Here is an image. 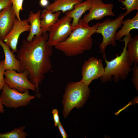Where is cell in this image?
I'll return each mask as SVG.
<instances>
[{
	"label": "cell",
	"mask_w": 138,
	"mask_h": 138,
	"mask_svg": "<svg viewBox=\"0 0 138 138\" xmlns=\"http://www.w3.org/2000/svg\"><path fill=\"white\" fill-rule=\"evenodd\" d=\"M138 65L134 64L132 67V80L134 84L135 87L137 90L138 88Z\"/></svg>",
	"instance_id": "23"
},
{
	"label": "cell",
	"mask_w": 138,
	"mask_h": 138,
	"mask_svg": "<svg viewBox=\"0 0 138 138\" xmlns=\"http://www.w3.org/2000/svg\"><path fill=\"white\" fill-rule=\"evenodd\" d=\"M16 18L12 5L0 12V40L4 41L11 30Z\"/></svg>",
	"instance_id": "12"
},
{
	"label": "cell",
	"mask_w": 138,
	"mask_h": 138,
	"mask_svg": "<svg viewBox=\"0 0 138 138\" xmlns=\"http://www.w3.org/2000/svg\"><path fill=\"white\" fill-rule=\"evenodd\" d=\"M119 2L125 6V8H122L126 9L125 16L134 10H138V0H119Z\"/></svg>",
	"instance_id": "21"
},
{
	"label": "cell",
	"mask_w": 138,
	"mask_h": 138,
	"mask_svg": "<svg viewBox=\"0 0 138 138\" xmlns=\"http://www.w3.org/2000/svg\"><path fill=\"white\" fill-rule=\"evenodd\" d=\"M63 138H67L68 136L65 131L61 123L60 122L58 124L57 126Z\"/></svg>",
	"instance_id": "27"
},
{
	"label": "cell",
	"mask_w": 138,
	"mask_h": 138,
	"mask_svg": "<svg viewBox=\"0 0 138 138\" xmlns=\"http://www.w3.org/2000/svg\"><path fill=\"white\" fill-rule=\"evenodd\" d=\"M61 13L60 11L53 13L46 8L41 12L40 26L43 34L48 31L50 27L59 20V17Z\"/></svg>",
	"instance_id": "15"
},
{
	"label": "cell",
	"mask_w": 138,
	"mask_h": 138,
	"mask_svg": "<svg viewBox=\"0 0 138 138\" xmlns=\"http://www.w3.org/2000/svg\"><path fill=\"white\" fill-rule=\"evenodd\" d=\"M91 0H86L84 2L75 5L72 10L65 12V14L72 18V24L73 27L78 24L79 20L86 11L89 10L91 6Z\"/></svg>",
	"instance_id": "16"
},
{
	"label": "cell",
	"mask_w": 138,
	"mask_h": 138,
	"mask_svg": "<svg viewBox=\"0 0 138 138\" xmlns=\"http://www.w3.org/2000/svg\"><path fill=\"white\" fill-rule=\"evenodd\" d=\"M4 76L6 84L11 88L21 93L29 90L36 91V86L28 79L26 72H18L13 70H7L5 71Z\"/></svg>",
	"instance_id": "8"
},
{
	"label": "cell",
	"mask_w": 138,
	"mask_h": 138,
	"mask_svg": "<svg viewBox=\"0 0 138 138\" xmlns=\"http://www.w3.org/2000/svg\"><path fill=\"white\" fill-rule=\"evenodd\" d=\"M30 25L27 19L19 20L15 19L13 27L4 41L14 53L17 51V46L19 37L23 32L30 31Z\"/></svg>",
	"instance_id": "11"
},
{
	"label": "cell",
	"mask_w": 138,
	"mask_h": 138,
	"mask_svg": "<svg viewBox=\"0 0 138 138\" xmlns=\"http://www.w3.org/2000/svg\"><path fill=\"white\" fill-rule=\"evenodd\" d=\"M121 29L117 32L116 40H120L124 36L128 35L130 31L133 29H138V12L135 16L131 19H127L124 20Z\"/></svg>",
	"instance_id": "18"
},
{
	"label": "cell",
	"mask_w": 138,
	"mask_h": 138,
	"mask_svg": "<svg viewBox=\"0 0 138 138\" xmlns=\"http://www.w3.org/2000/svg\"><path fill=\"white\" fill-rule=\"evenodd\" d=\"M41 12V10H39L35 13L32 11L30 12L27 19L30 25V32L26 40L27 41L30 42L32 41L34 36L39 37L43 34L40 26Z\"/></svg>",
	"instance_id": "14"
},
{
	"label": "cell",
	"mask_w": 138,
	"mask_h": 138,
	"mask_svg": "<svg viewBox=\"0 0 138 138\" xmlns=\"http://www.w3.org/2000/svg\"><path fill=\"white\" fill-rule=\"evenodd\" d=\"M52 113L53 115L54 125L56 127L60 122L58 112L57 109H54L52 110Z\"/></svg>",
	"instance_id": "25"
},
{
	"label": "cell",
	"mask_w": 138,
	"mask_h": 138,
	"mask_svg": "<svg viewBox=\"0 0 138 138\" xmlns=\"http://www.w3.org/2000/svg\"><path fill=\"white\" fill-rule=\"evenodd\" d=\"M0 45L2 48L5 55L4 66L5 70H13L20 72L21 65L19 61L16 57L10 48L3 41L0 40Z\"/></svg>",
	"instance_id": "13"
},
{
	"label": "cell",
	"mask_w": 138,
	"mask_h": 138,
	"mask_svg": "<svg viewBox=\"0 0 138 138\" xmlns=\"http://www.w3.org/2000/svg\"><path fill=\"white\" fill-rule=\"evenodd\" d=\"M125 16V13H122L114 20L108 18L96 24L95 33H100L102 36V41L99 48V52L103 54V58L106 57L105 50L108 45H111L113 47L116 46V34L118 29L122 27Z\"/></svg>",
	"instance_id": "5"
},
{
	"label": "cell",
	"mask_w": 138,
	"mask_h": 138,
	"mask_svg": "<svg viewBox=\"0 0 138 138\" xmlns=\"http://www.w3.org/2000/svg\"><path fill=\"white\" fill-rule=\"evenodd\" d=\"M4 66V60L0 61V92L6 83L4 77V73L5 71Z\"/></svg>",
	"instance_id": "24"
},
{
	"label": "cell",
	"mask_w": 138,
	"mask_h": 138,
	"mask_svg": "<svg viewBox=\"0 0 138 138\" xmlns=\"http://www.w3.org/2000/svg\"><path fill=\"white\" fill-rule=\"evenodd\" d=\"M96 28V24L90 26L80 18L78 25L67 39L54 47L68 57L82 54L92 48V36L95 33Z\"/></svg>",
	"instance_id": "2"
},
{
	"label": "cell",
	"mask_w": 138,
	"mask_h": 138,
	"mask_svg": "<svg viewBox=\"0 0 138 138\" xmlns=\"http://www.w3.org/2000/svg\"><path fill=\"white\" fill-rule=\"evenodd\" d=\"M72 19L65 14L50 27L47 42L49 46L54 47L67 39L76 27L72 26L71 23Z\"/></svg>",
	"instance_id": "6"
},
{
	"label": "cell",
	"mask_w": 138,
	"mask_h": 138,
	"mask_svg": "<svg viewBox=\"0 0 138 138\" xmlns=\"http://www.w3.org/2000/svg\"><path fill=\"white\" fill-rule=\"evenodd\" d=\"M48 38L46 32L40 37L34 36L30 42L24 40L17 52L16 57L20 63V72L28 73V78L35 85L38 94L39 85L52 67L50 57L53 49L47 43Z\"/></svg>",
	"instance_id": "1"
},
{
	"label": "cell",
	"mask_w": 138,
	"mask_h": 138,
	"mask_svg": "<svg viewBox=\"0 0 138 138\" xmlns=\"http://www.w3.org/2000/svg\"><path fill=\"white\" fill-rule=\"evenodd\" d=\"M0 96L4 106L14 109L27 106L35 97L34 96L30 95L29 90L21 93L10 88L6 84L2 89Z\"/></svg>",
	"instance_id": "7"
},
{
	"label": "cell",
	"mask_w": 138,
	"mask_h": 138,
	"mask_svg": "<svg viewBox=\"0 0 138 138\" xmlns=\"http://www.w3.org/2000/svg\"><path fill=\"white\" fill-rule=\"evenodd\" d=\"M88 86L80 81L70 82L67 85L62 100L65 118L74 108L79 109L84 106L90 96Z\"/></svg>",
	"instance_id": "4"
},
{
	"label": "cell",
	"mask_w": 138,
	"mask_h": 138,
	"mask_svg": "<svg viewBox=\"0 0 138 138\" xmlns=\"http://www.w3.org/2000/svg\"><path fill=\"white\" fill-rule=\"evenodd\" d=\"M113 5L105 4L102 0H91V7L89 13L84 15L83 19L86 23L88 24L94 20H101L107 16H114L112 11Z\"/></svg>",
	"instance_id": "10"
},
{
	"label": "cell",
	"mask_w": 138,
	"mask_h": 138,
	"mask_svg": "<svg viewBox=\"0 0 138 138\" xmlns=\"http://www.w3.org/2000/svg\"><path fill=\"white\" fill-rule=\"evenodd\" d=\"M12 5L10 0H0V12L3 9Z\"/></svg>",
	"instance_id": "26"
},
{
	"label": "cell",
	"mask_w": 138,
	"mask_h": 138,
	"mask_svg": "<svg viewBox=\"0 0 138 138\" xmlns=\"http://www.w3.org/2000/svg\"><path fill=\"white\" fill-rule=\"evenodd\" d=\"M4 106L0 96V112L2 113H3L5 111Z\"/></svg>",
	"instance_id": "29"
},
{
	"label": "cell",
	"mask_w": 138,
	"mask_h": 138,
	"mask_svg": "<svg viewBox=\"0 0 138 138\" xmlns=\"http://www.w3.org/2000/svg\"><path fill=\"white\" fill-rule=\"evenodd\" d=\"M131 33L125 36L122 40L124 45L122 52L119 55L116 54V57L110 61L106 57L104 59L106 64L105 67V73L100 79L102 83L111 81L112 79L116 83L120 79L123 80L126 78L129 73L132 71L133 63L127 51V45L131 37Z\"/></svg>",
	"instance_id": "3"
},
{
	"label": "cell",
	"mask_w": 138,
	"mask_h": 138,
	"mask_svg": "<svg viewBox=\"0 0 138 138\" xmlns=\"http://www.w3.org/2000/svg\"><path fill=\"white\" fill-rule=\"evenodd\" d=\"M25 128L22 126L8 132L0 133V138H26L29 135L24 131Z\"/></svg>",
	"instance_id": "20"
},
{
	"label": "cell",
	"mask_w": 138,
	"mask_h": 138,
	"mask_svg": "<svg viewBox=\"0 0 138 138\" xmlns=\"http://www.w3.org/2000/svg\"><path fill=\"white\" fill-rule=\"evenodd\" d=\"M49 2L48 0H40V4L41 6L43 7H46L48 5Z\"/></svg>",
	"instance_id": "28"
},
{
	"label": "cell",
	"mask_w": 138,
	"mask_h": 138,
	"mask_svg": "<svg viewBox=\"0 0 138 138\" xmlns=\"http://www.w3.org/2000/svg\"><path fill=\"white\" fill-rule=\"evenodd\" d=\"M83 2V0H55L45 8L53 13L60 11L64 13L73 9L75 5Z\"/></svg>",
	"instance_id": "17"
},
{
	"label": "cell",
	"mask_w": 138,
	"mask_h": 138,
	"mask_svg": "<svg viewBox=\"0 0 138 138\" xmlns=\"http://www.w3.org/2000/svg\"><path fill=\"white\" fill-rule=\"evenodd\" d=\"M105 73L102 60L92 56L85 61L82 66V78L80 81L89 86L92 81L100 78Z\"/></svg>",
	"instance_id": "9"
},
{
	"label": "cell",
	"mask_w": 138,
	"mask_h": 138,
	"mask_svg": "<svg viewBox=\"0 0 138 138\" xmlns=\"http://www.w3.org/2000/svg\"><path fill=\"white\" fill-rule=\"evenodd\" d=\"M127 51L133 63L138 65V36L131 37L127 45Z\"/></svg>",
	"instance_id": "19"
},
{
	"label": "cell",
	"mask_w": 138,
	"mask_h": 138,
	"mask_svg": "<svg viewBox=\"0 0 138 138\" xmlns=\"http://www.w3.org/2000/svg\"><path fill=\"white\" fill-rule=\"evenodd\" d=\"M14 12L15 14L16 18L18 20L21 19L20 17V12L22 10V4L24 0H10Z\"/></svg>",
	"instance_id": "22"
}]
</instances>
